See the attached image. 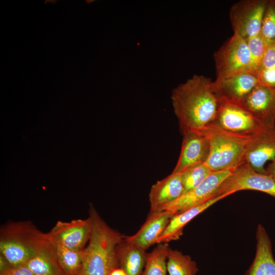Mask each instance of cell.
I'll use <instances>...</instances> for the list:
<instances>
[{
	"mask_svg": "<svg viewBox=\"0 0 275 275\" xmlns=\"http://www.w3.org/2000/svg\"><path fill=\"white\" fill-rule=\"evenodd\" d=\"M169 275H196L198 271L190 257L170 248L167 262Z\"/></svg>",
	"mask_w": 275,
	"mask_h": 275,
	"instance_id": "7402d4cb",
	"label": "cell"
},
{
	"mask_svg": "<svg viewBox=\"0 0 275 275\" xmlns=\"http://www.w3.org/2000/svg\"><path fill=\"white\" fill-rule=\"evenodd\" d=\"M256 250L253 261L244 275H275L274 259L270 238L259 224L256 231Z\"/></svg>",
	"mask_w": 275,
	"mask_h": 275,
	"instance_id": "e0dca14e",
	"label": "cell"
},
{
	"mask_svg": "<svg viewBox=\"0 0 275 275\" xmlns=\"http://www.w3.org/2000/svg\"><path fill=\"white\" fill-rule=\"evenodd\" d=\"M247 189L263 192L275 198V182L266 174L256 172L245 163L233 171L222 183L214 196L226 194L231 195Z\"/></svg>",
	"mask_w": 275,
	"mask_h": 275,
	"instance_id": "ba28073f",
	"label": "cell"
},
{
	"mask_svg": "<svg viewBox=\"0 0 275 275\" xmlns=\"http://www.w3.org/2000/svg\"><path fill=\"white\" fill-rule=\"evenodd\" d=\"M230 195H231L226 194L213 197L201 204L173 215L162 234L157 239L156 243H167L179 239L183 234L184 227L191 219L216 202Z\"/></svg>",
	"mask_w": 275,
	"mask_h": 275,
	"instance_id": "ac0fdd59",
	"label": "cell"
},
{
	"mask_svg": "<svg viewBox=\"0 0 275 275\" xmlns=\"http://www.w3.org/2000/svg\"><path fill=\"white\" fill-rule=\"evenodd\" d=\"M147 255L145 250L126 242L124 238L117 249L119 267L127 275H141Z\"/></svg>",
	"mask_w": 275,
	"mask_h": 275,
	"instance_id": "ffe728a7",
	"label": "cell"
},
{
	"mask_svg": "<svg viewBox=\"0 0 275 275\" xmlns=\"http://www.w3.org/2000/svg\"><path fill=\"white\" fill-rule=\"evenodd\" d=\"M251 57L253 71L257 76L260 70L264 54L266 40L261 34L245 39Z\"/></svg>",
	"mask_w": 275,
	"mask_h": 275,
	"instance_id": "d4e9b609",
	"label": "cell"
},
{
	"mask_svg": "<svg viewBox=\"0 0 275 275\" xmlns=\"http://www.w3.org/2000/svg\"><path fill=\"white\" fill-rule=\"evenodd\" d=\"M210 140V152L204 163L212 171H234L245 163L251 137L231 133L212 125L205 130Z\"/></svg>",
	"mask_w": 275,
	"mask_h": 275,
	"instance_id": "277c9868",
	"label": "cell"
},
{
	"mask_svg": "<svg viewBox=\"0 0 275 275\" xmlns=\"http://www.w3.org/2000/svg\"><path fill=\"white\" fill-rule=\"evenodd\" d=\"M259 84L255 74L245 72L221 80H214L212 86L219 100L240 103Z\"/></svg>",
	"mask_w": 275,
	"mask_h": 275,
	"instance_id": "5bb4252c",
	"label": "cell"
},
{
	"mask_svg": "<svg viewBox=\"0 0 275 275\" xmlns=\"http://www.w3.org/2000/svg\"><path fill=\"white\" fill-rule=\"evenodd\" d=\"M257 77L260 84L275 89V66L260 71Z\"/></svg>",
	"mask_w": 275,
	"mask_h": 275,
	"instance_id": "83f0119b",
	"label": "cell"
},
{
	"mask_svg": "<svg viewBox=\"0 0 275 275\" xmlns=\"http://www.w3.org/2000/svg\"><path fill=\"white\" fill-rule=\"evenodd\" d=\"M180 173H173L152 185L149 194L150 212L170 203L184 194Z\"/></svg>",
	"mask_w": 275,
	"mask_h": 275,
	"instance_id": "2e32d148",
	"label": "cell"
},
{
	"mask_svg": "<svg viewBox=\"0 0 275 275\" xmlns=\"http://www.w3.org/2000/svg\"><path fill=\"white\" fill-rule=\"evenodd\" d=\"M213 57L216 71L215 80H221L242 72L253 73L246 42L237 34L233 33L215 52Z\"/></svg>",
	"mask_w": 275,
	"mask_h": 275,
	"instance_id": "5b68a950",
	"label": "cell"
},
{
	"mask_svg": "<svg viewBox=\"0 0 275 275\" xmlns=\"http://www.w3.org/2000/svg\"><path fill=\"white\" fill-rule=\"evenodd\" d=\"M53 243L58 261L65 275H81L84 250H75L54 242Z\"/></svg>",
	"mask_w": 275,
	"mask_h": 275,
	"instance_id": "44dd1931",
	"label": "cell"
},
{
	"mask_svg": "<svg viewBox=\"0 0 275 275\" xmlns=\"http://www.w3.org/2000/svg\"><path fill=\"white\" fill-rule=\"evenodd\" d=\"M260 34L265 40L275 39V0H267Z\"/></svg>",
	"mask_w": 275,
	"mask_h": 275,
	"instance_id": "484cf974",
	"label": "cell"
},
{
	"mask_svg": "<svg viewBox=\"0 0 275 275\" xmlns=\"http://www.w3.org/2000/svg\"><path fill=\"white\" fill-rule=\"evenodd\" d=\"M47 233L29 221L10 222L0 228V254L12 265H24L48 240Z\"/></svg>",
	"mask_w": 275,
	"mask_h": 275,
	"instance_id": "3957f363",
	"label": "cell"
},
{
	"mask_svg": "<svg viewBox=\"0 0 275 275\" xmlns=\"http://www.w3.org/2000/svg\"><path fill=\"white\" fill-rule=\"evenodd\" d=\"M212 80L194 75L173 89L171 99L182 134L202 131L213 124L220 105Z\"/></svg>",
	"mask_w": 275,
	"mask_h": 275,
	"instance_id": "6da1fadb",
	"label": "cell"
},
{
	"mask_svg": "<svg viewBox=\"0 0 275 275\" xmlns=\"http://www.w3.org/2000/svg\"><path fill=\"white\" fill-rule=\"evenodd\" d=\"M0 275H35L24 265L13 267L7 271Z\"/></svg>",
	"mask_w": 275,
	"mask_h": 275,
	"instance_id": "f1b7e54d",
	"label": "cell"
},
{
	"mask_svg": "<svg viewBox=\"0 0 275 275\" xmlns=\"http://www.w3.org/2000/svg\"><path fill=\"white\" fill-rule=\"evenodd\" d=\"M109 275H127V274L123 269L118 266L113 269Z\"/></svg>",
	"mask_w": 275,
	"mask_h": 275,
	"instance_id": "1f68e13d",
	"label": "cell"
},
{
	"mask_svg": "<svg viewBox=\"0 0 275 275\" xmlns=\"http://www.w3.org/2000/svg\"><path fill=\"white\" fill-rule=\"evenodd\" d=\"M263 127L275 126V89L257 85L240 103Z\"/></svg>",
	"mask_w": 275,
	"mask_h": 275,
	"instance_id": "4fadbf2b",
	"label": "cell"
},
{
	"mask_svg": "<svg viewBox=\"0 0 275 275\" xmlns=\"http://www.w3.org/2000/svg\"><path fill=\"white\" fill-rule=\"evenodd\" d=\"M24 265L35 275H65L58 261L54 245L49 238Z\"/></svg>",
	"mask_w": 275,
	"mask_h": 275,
	"instance_id": "d6986e66",
	"label": "cell"
},
{
	"mask_svg": "<svg viewBox=\"0 0 275 275\" xmlns=\"http://www.w3.org/2000/svg\"><path fill=\"white\" fill-rule=\"evenodd\" d=\"M173 216L166 210L150 212L140 230L133 235L124 237V239L146 250L156 243Z\"/></svg>",
	"mask_w": 275,
	"mask_h": 275,
	"instance_id": "9a60e30c",
	"label": "cell"
},
{
	"mask_svg": "<svg viewBox=\"0 0 275 275\" xmlns=\"http://www.w3.org/2000/svg\"><path fill=\"white\" fill-rule=\"evenodd\" d=\"M210 152V140L205 130L183 134L180 154L173 173H180L193 166L205 163Z\"/></svg>",
	"mask_w": 275,
	"mask_h": 275,
	"instance_id": "7c38bea8",
	"label": "cell"
},
{
	"mask_svg": "<svg viewBox=\"0 0 275 275\" xmlns=\"http://www.w3.org/2000/svg\"><path fill=\"white\" fill-rule=\"evenodd\" d=\"M265 174L275 182V158L265 168Z\"/></svg>",
	"mask_w": 275,
	"mask_h": 275,
	"instance_id": "4dcf8cb0",
	"label": "cell"
},
{
	"mask_svg": "<svg viewBox=\"0 0 275 275\" xmlns=\"http://www.w3.org/2000/svg\"><path fill=\"white\" fill-rule=\"evenodd\" d=\"M212 173L204 163L193 166L180 173L184 186V194L199 185Z\"/></svg>",
	"mask_w": 275,
	"mask_h": 275,
	"instance_id": "cb8c5ba5",
	"label": "cell"
},
{
	"mask_svg": "<svg viewBox=\"0 0 275 275\" xmlns=\"http://www.w3.org/2000/svg\"><path fill=\"white\" fill-rule=\"evenodd\" d=\"M169 249L167 243H158L150 253L147 254L143 275H166Z\"/></svg>",
	"mask_w": 275,
	"mask_h": 275,
	"instance_id": "603a6c76",
	"label": "cell"
},
{
	"mask_svg": "<svg viewBox=\"0 0 275 275\" xmlns=\"http://www.w3.org/2000/svg\"><path fill=\"white\" fill-rule=\"evenodd\" d=\"M267 0H241L229 11L233 33L246 39L260 34Z\"/></svg>",
	"mask_w": 275,
	"mask_h": 275,
	"instance_id": "52a82bcc",
	"label": "cell"
},
{
	"mask_svg": "<svg viewBox=\"0 0 275 275\" xmlns=\"http://www.w3.org/2000/svg\"><path fill=\"white\" fill-rule=\"evenodd\" d=\"M274 66H275V39L266 40L264 54L259 72Z\"/></svg>",
	"mask_w": 275,
	"mask_h": 275,
	"instance_id": "4316f807",
	"label": "cell"
},
{
	"mask_svg": "<svg viewBox=\"0 0 275 275\" xmlns=\"http://www.w3.org/2000/svg\"><path fill=\"white\" fill-rule=\"evenodd\" d=\"M92 230L89 216L86 219H75L69 222L58 221L47 233L53 242L75 250H82L88 243Z\"/></svg>",
	"mask_w": 275,
	"mask_h": 275,
	"instance_id": "30bf717a",
	"label": "cell"
},
{
	"mask_svg": "<svg viewBox=\"0 0 275 275\" xmlns=\"http://www.w3.org/2000/svg\"><path fill=\"white\" fill-rule=\"evenodd\" d=\"M220 105L212 125L227 132L252 137L264 127L239 103L219 100Z\"/></svg>",
	"mask_w": 275,
	"mask_h": 275,
	"instance_id": "8992f818",
	"label": "cell"
},
{
	"mask_svg": "<svg viewBox=\"0 0 275 275\" xmlns=\"http://www.w3.org/2000/svg\"><path fill=\"white\" fill-rule=\"evenodd\" d=\"M232 172H212L199 185L156 211L166 210L175 215L207 201L215 197L214 194L219 186Z\"/></svg>",
	"mask_w": 275,
	"mask_h": 275,
	"instance_id": "9c48e42d",
	"label": "cell"
},
{
	"mask_svg": "<svg viewBox=\"0 0 275 275\" xmlns=\"http://www.w3.org/2000/svg\"><path fill=\"white\" fill-rule=\"evenodd\" d=\"M274 158L275 126L265 127L250 140L245 163L256 172L265 174V163Z\"/></svg>",
	"mask_w": 275,
	"mask_h": 275,
	"instance_id": "8fae6325",
	"label": "cell"
},
{
	"mask_svg": "<svg viewBox=\"0 0 275 275\" xmlns=\"http://www.w3.org/2000/svg\"><path fill=\"white\" fill-rule=\"evenodd\" d=\"M12 267L10 262L0 254V274L7 271Z\"/></svg>",
	"mask_w": 275,
	"mask_h": 275,
	"instance_id": "f546056e",
	"label": "cell"
},
{
	"mask_svg": "<svg viewBox=\"0 0 275 275\" xmlns=\"http://www.w3.org/2000/svg\"><path fill=\"white\" fill-rule=\"evenodd\" d=\"M89 214L92 230L88 245L83 250L81 275H109L119 266L117 249L124 236L109 227L92 204Z\"/></svg>",
	"mask_w": 275,
	"mask_h": 275,
	"instance_id": "7a4b0ae2",
	"label": "cell"
}]
</instances>
